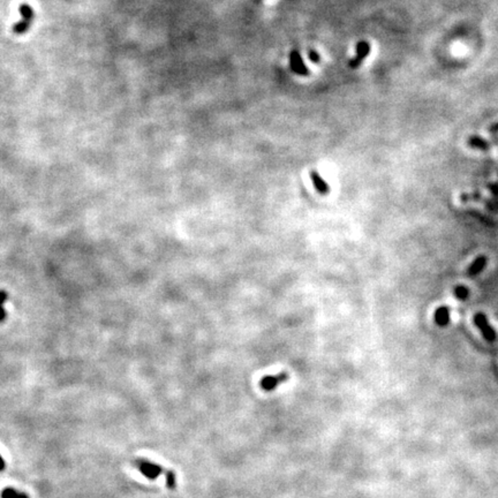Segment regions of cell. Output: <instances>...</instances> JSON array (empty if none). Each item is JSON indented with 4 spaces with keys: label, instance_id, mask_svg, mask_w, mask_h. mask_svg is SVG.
I'll use <instances>...</instances> for the list:
<instances>
[{
    "label": "cell",
    "instance_id": "3",
    "mask_svg": "<svg viewBox=\"0 0 498 498\" xmlns=\"http://www.w3.org/2000/svg\"><path fill=\"white\" fill-rule=\"evenodd\" d=\"M473 322H474L475 327L480 330L481 334L483 336L485 340L489 341V343H493V341L497 339L496 331H495V329L490 325L487 315H485L484 313L482 312L477 313V314L474 315V317H473Z\"/></svg>",
    "mask_w": 498,
    "mask_h": 498
},
{
    "label": "cell",
    "instance_id": "6",
    "mask_svg": "<svg viewBox=\"0 0 498 498\" xmlns=\"http://www.w3.org/2000/svg\"><path fill=\"white\" fill-rule=\"evenodd\" d=\"M287 380H289V375L281 372V374L276 376H264L259 384H261L263 390L272 391L277 387V385L283 383V382H286Z\"/></svg>",
    "mask_w": 498,
    "mask_h": 498
},
{
    "label": "cell",
    "instance_id": "14",
    "mask_svg": "<svg viewBox=\"0 0 498 498\" xmlns=\"http://www.w3.org/2000/svg\"><path fill=\"white\" fill-rule=\"evenodd\" d=\"M165 483L170 490H174L177 488V475L171 469L165 471Z\"/></svg>",
    "mask_w": 498,
    "mask_h": 498
},
{
    "label": "cell",
    "instance_id": "19",
    "mask_svg": "<svg viewBox=\"0 0 498 498\" xmlns=\"http://www.w3.org/2000/svg\"><path fill=\"white\" fill-rule=\"evenodd\" d=\"M488 130H489L491 134H497L498 133V123L491 125V126L489 127V129H488Z\"/></svg>",
    "mask_w": 498,
    "mask_h": 498
},
{
    "label": "cell",
    "instance_id": "18",
    "mask_svg": "<svg viewBox=\"0 0 498 498\" xmlns=\"http://www.w3.org/2000/svg\"><path fill=\"white\" fill-rule=\"evenodd\" d=\"M308 58L309 60L315 62V64H318V62L321 61V57H319L318 52H316L315 50H311V51L308 52Z\"/></svg>",
    "mask_w": 498,
    "mask_h": 498
},
{
    "label": "cell",
    "instance_id": "10",
    "mask_svg": "<svg viewBox=\"0 0 498 498\" xmlns=\"http://www.w3.org/2000/svg\"><path fill=\"white\" fill-rule=\"evenodd\" d=\"M311 179L313 181V184H314L315 188L318 190L319 193H321V194L329 193L330 188H329L328 184L325 183V181L323 180V178H322L321 175L317 173V172H316V171H312L311 172Z\"/></svg>",
    "mask_w": 498,
    "mask_h": 498
},
{
    "label": "cell",
    "instance_id": "13",
    "mask_svg": "<svg viewBox=\"0 0 498 498\" xmlns=\"http://www.w3.org/2000/svg\"><path fill=\"white\" fill-rule=\"evenodd\" d=\"M453 293H455V296L460 301H465L469 296V290L465 285H457L455 289H453Z\"/></svg>",
    "mask_w": 498,
    "mask_h": 498
},
{
    "label": "cell",
    "instance_id": "20",
    "mask_svg": "<svg viewBox=\"0 0 498 498\" xmlns=\"http://www.w3.org/2000/svg\"><path fill=\"white\" fill-rule=\"evenodd\" d=\"M6 468V462L4 458H2L1 455H0V472H2Z\"/></svg>",
    "mask_w": 498,
    "mask_h": 498
},
{
    "label": "cell",
    "instance_id": "11",
    "mask_svg": "<svg viewBox=\"0 0 498 498\" xmlns=\"http://www.w3.org/2000/svg\"><path fill=\"white\" fill-rule=\"evenodd\" d=\"M0 497L1 498H29V496H28L26 493H22V491H18L11 487L5 488V489L1 491V494H0Z\"/></svg>",
    "mask_w": 498,
    "mask_h": 498
},
{
    "label": "cell",
    "instance_id": "17",
    "mask_svg": "<svg viewBox=\"0 0 498 498\" xmlns=\"http://www.w3.org/2000/svg\"><path fill=\"white\" fill-rule=\"evenodd\" d=\"M487 188H488V189H489V192L491 193V195H493L494 200H497V201H498V181H495V183L488 184Z\"/></svg>",
    "mask_w": 498,
    "mask_h": 498
},
{
    "label": "cell",
    "instance_id": "8",
    "mask_svg": "<svg viewBox=\"0 0 498 498\" xmlns=\"http://www.w3.org/2000/svg\"><path fill=\"white\" fill-rule=\"evenodd\" d=\"M450 318H451V312H450L449 307L442 306V307H440V308H437L436 312H435L434 319H435V323H436L438 327L444 328V327H446V325H449Z\"/></svg>",
    "mask_w": 498,
    "mask_h": 498
},
{
    "label": "cell",
    "instance_id": "4",
    "mask_svg": "<svg viewBox=\"0 0 498 498\" xmlns=\"http://www.w3.org/2000/svg\"><path fill=\"white\" fill-rule=\"evenodd\" d=\"M370 50H371L370 44H369L368 42H366V40H361V42H359L358 44H356L355 57L350 60V62H349L350 67L353 68V70L359 68L360 66H361L362 61L368 57V55L370 53Z\"/></svg>",
    "mask_w": 498,
    "mask_h": 498
},
{
    "label": "cell",
    "instance_id": "5",
    "mask_svg": "<svg viewBox=\"0 0 498 498\" xmlns=\"http://www.w3.org/2000/svg\"><path fill=\"white\" fill-rule=\"evenodd\" d=\"M290 66L291 70L300 76H307L309 75V70L303 62V59L297 50H293L290 55Z\"/></svg>",
    "mask_w": 498,
    "mask_h": 498
},
{
    "label": "cell",
    "instance_id": "7",
    "mask_svg": "<svg viewBox=\"0 0 498 498\" xmlns=\"http://www.w3.org/2000/svg\"><path fill=\"white\" fill-rule=\"evenodd\" d=\"M488 263V258L485 255H479L478 258H475L474 261H473L469 267L467 268V275L469 277H477L478 275H480L482 271L484 270L485 265Z\"/></svg>",
    "mask_w": 498,
    "mask_h": 498
},
{
    "label": "cell",
    "instance_id": "2",
    "mask_svg": "<svg viewBox=\"0 0 498 498\" xmlns=\"http://www.w3.org/2000/svg\"><path fill=\"white\" fill-rule=\"evenodd\" d=\"M133 465L135 466L141 474H143L149 480H155L158 477H161L163 473H165V469L162 466L153 463L149 460L146 459H135L133 460Z\"/></svg>",
    "mask_w": 498,
    "mask_h": 498
},
{
    "label": "cell",
    "instance_id": "16",
    "mask_svg": "<svg viewBox=\"0 0 498 498\" xmlns=\"http://www.w3.org/2000/svg\"><path fill=\"white\" fill-rule=\"evenodd\" d=\"M482 203L488 210H490L491 212H495V214H498V201L497 200H491V199H482Z\"/></svg>",
    "mask_w": 498,
    "mask_h": 498
},
{
    "label": "cell",
    "instance_id": "9",
    "mask_svg": "<svg viewBox=\"0 0 498 498\" xmlns=\"http://www.w3.org/2000/svg\"><path fill=\"white\" fill-rule=\"evenodd\" d=\"M467 145L471 147V148L481 150V151H489L490 147H491L490 143L488 142L487 140L483 139V137H481V136H478V135L469 136L467 140Z\"/></svg>",
    "mask_w": 498,
    "mask_h": 498
},
{
    "label": "cell",
    "instance_id": "15",
    "mask_svg": "<svg viewBox=\"0 0 498 498\" xmlns=\"http://www.w3.org/2000/svg\"><path fill=\"white\" fill-rule=\"evenodd\" d=\"M8 299V293L4 290H0V322L5 321L6 318V311H5V302Z\"/></svg>",
    "mask_w": 498,
    "mask_h": 498
},
{
    "label": "cell",
    "instance_id": "1",
    "mask_svg": "<svg viewBox=\"0 0 498 498\" xmlns=\"http://www.w3.org/2000/svg\"><path fill=\"white\" fill-rule=\"evenodd\" d=\"M18 11H20L22 18L14 24L13 29L12 30H13V33L15 34V35L20 36V35H24V34H26L27 31L30 29V26H31V23H33L35 14H34L33 7L28 4H22L20 6V8H18Z\"/></svg>",
    "mask_w": 498,
    "mask_h": 498
},
{
    "label": "cell",
    "instance_id": "12",
    "mask_svg": "<svg viewBox=\"0 0 498 498\" xmlns=\"http://www.w3.org/2000/svg\"><path fill=\"white\" fill-rule=\"evenodd\" d=\"M483 196H482L481 193L475 192V193H463L460 195V201L463 203H469V202H481Z\"/></svg>",
    "mask_w": 498,
    "mask_h": 498
}]
</instances>
